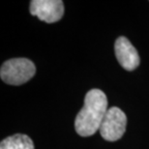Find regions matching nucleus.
<instances>
[{"mask_svg":"<svg viewBox=\"0 0 149 149\" xmlns=\"http://www.w3.org/2000/svg\"><path fill=\"white\" fill-rule=\"evenodd\" d=\"M108 111L106 94L100 89H91L85 95L83 108L74 120L76 132L81 136H93L100 130L101 124Z\"/></svg>","mask_w":149,"mask_h":149,"instance_id":"obj_1","label":"nucleus"},{"mask_svg":"<svg viewBox=\"0 0 149 149\" xmlns=\"http://www.w3.org/2000/svg\"><path fill=\"white\" fill-rule=\"evenodd\" d=\"M36 67L27 58H13L2 64L0 69L1 79L7 84L22 85L35 76Z\"/></svg>","mask_w":149,"mask_h":149,"instance_id":"obj_2","label":"nucleus"},{"mask_svg":"<svg viewBox=\"0 0 149 149\" xmlns=\"http://www.w3.org/2000/svg\"><path fill=\"white\" fill-rule=\"evenodd\" d=\"M127 126V116L119 108L112 107L107 111L100 127V134L108 141H116L123 136Z\"/></svg>","mask_w":149,"mask_h":149,"instance_id":"obj_3","label":"nucleus"},{"mask_svg":"<svg viewBox=\"0 0 149 149\" xmlns=\"http://www.w3.org/2000/svg\"><path fill=\"white\" fill-rule=\"evenodd\" d=\"M29 11L42 22L53 23L64 15V3L61 0H32Z\"/></svg>","mask_w":149,"mask_h":149,"instance_id":"obj_4","label":"nucleus"},{"mask_svg":"<svg viewBox=\"0 0 149 149\" xmlns=\"http://www.w3.org/2000/svg\"><path fill=\"white\" fill-rule=\"evenodd\" d=\"M114 52L117 61L125 70L134 71L139 67V53L127 38L119 37L115 41Z\"/></svg>","mask_w":149,"mask_h":149,"instance_id":"obj_5","label":"nucleus"},{"mask_svg":"<svg viewBox=\"0 0 149 149\" xmlns=\"http://www.w3.org/2000/svg\"><path fill=\"white\" fill-rule=\"evenodd\" d=\"M0 149H35L32 139L28 136L16 134L3 139Z\"/></svg>","mask_w":149,"mask_h":149,"instance_id":"obj_6","label":"nucleus"}]
</instances>
